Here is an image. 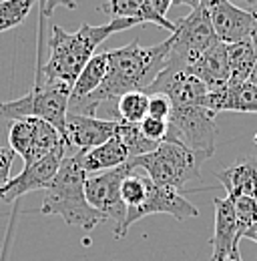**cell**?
Segmentation results:
<instances>
[{
  "label": "cell",
  "mask_w": 257,
  "mask_h": 261,
  "mask_svg": "<svg viewBox=\"0 0 257 261\" xmlns=\"http://www.w3.org/2000/svg\"><path fill=\"white\" fill-rule=\"evenodd\" d=\"M217 42L219 38L215 36L207 6L203 2L201 6L193 8L187 16L175 20V33L171 34L167 65L189 68L205 50H209Z\"/></svg>",
  "instance_id": "52a82bcc"
},
{
  "label": "cell",
  "mask_w": 257,
  "mask_h": 261,
  "mask_svg": "<svg viewBox=\"0 0 257 261\" xmlns=\"http://www.w3.org/2000/svg\"><path fill=\"white\" fill-rule=\"evenodd\" d=\"M147 185H149V177L145 173H139V169H135L131 175H127L121 183V199L127 205V209L139 207L145 195H147Z\"/></svg>",
  "instance_id": "484cf974"
},
{
  "label": "cell",
  "mask_w": 257,
  "mask_h": 261,
  "mask_svg": "<svg viewBox=\"0 0 257 261\" xmlns=\"http://www.w3.org/2000/svg\"><path fill=\"white\" fill-rule=\"evenodd\" d=\"M16 153L10 147H0V187H4L10 181V169Z\"/></svg>",
  "instance_id": "f546056e"
},
{
  "label": "cell",
  "mask_w": 257,
  "mask_h": 261,
  "mask_svg": "<svg viewBox=\"0 0 257 261\" xmlns=\"http://www.w3.org/2000/svg\"><path fill=\"white\" fill-rule=\"evenodd\" d=\"M61 145H66L61 133L50 123L36 117L12 121L8 129V147L22 157L24 167L44 159L48 153H53Z\"/></svg>",
  "instance_id": "9c48e42d"
},
{
  "label": "cell",
  "mask_w": 257,
  "mask_h": 261,
  "mask_svg": "<svg viewBox=\"0 0 257 261\" xmlns=\"http://www.w3.org/2000/svg\"><path fill=\"white\" fill-rule=\"evenodd\" d=\"M115 130H117V121L98 119L91 115L66 113L63 139L70 153H79V151L87 153L98 145L107 143L111 137H115Z\"/></svg>",
  "instance_id": "4fadbf2b"
},
{
  "label": "cell",
  "mask_w": 257,
  "mask_h": 261,
  "mask_svg": "<svg viewBox=\"0 0 257 261\" xmlns=\"http://www.w3.org/2000/svg\"><path fill=\"white\" fill-rule=\"evenodd\" d=\"M253 16H255V22H253V31H251V42H253V48H255V55H257V10H253ZM251 83H257V65H255V70H253V74H251Z\"/></svg>",
  "instance_id": "d6a6232c"
},
{
  "label": "cell",
  "mask_w": 257,
  "mask_h": 261,
  "mask_svg": "<svg viewBox=\"0 0 257 261\" xmlns=\"http://www.w3.org/2000/svg\"><path fill=\"white\" fill-rule=\"evenodd\" d=\"M173 111V102L165 95H149V109H147V117L159 119V121H169V115Z\"/></svg>",
  "instance_id": "f1b7e54d"
},
{
  "label": "cell",
  "mask_w": 257,
  "mask_h": 261,
  "mask_svg": "<svg viewBox=\"0 0 257 261\" xmlns=\"http://www.w3.org/2000/svg\"><path fill=\"white\" fill-rule=\"evenodd\" d=\"M205 0H173V4H185V6H189V8H197V6H201Z\"/></svg>",
  "instance_id": "e575fe53"
},
{
  "label": "cell",
  "mask_w": 257,
  "mask_h": 261,
  "mask_svg": "<svg viewBox=\"0 0 257 261\" xmlns=\"http://www.w3.org/2000/svg\"><path fill=\"white\" fill-rule=\"evenodd\" d=\"M40 4V16H53V12H55V8H59V6H64V8H76V2L74 0H40L38 2Z\"/></svg>",
  "instance_id": "4dcf8cb0"
},
{
  "label": "cell",
  "mask_w": 257,
  "mask_h": 261,
  "mask_svg": "<svg viewBox=\"0 0 257 261\" xmlns=\"http://www.w3.org/2000/svg\"><path fill=\"white\" fill-rule=\"evenodd\" d=\"M155 213H167V215L175 217L177 221H187V219H193L199 215V209L191 201H187L181 195V191L171 189V187H163V185H155L149 179L145 201L139 207L127 209L125 223H123V237L127 235L128 229L133 227V223H137L149 215H155Z\"/></svg>",
  "instance_id": "30bf717a"
},
{
  "label": "cell",
  "mask_w": 257,
  "mask_h": 261,
  "mask_svg": "<svg viewBox=\"0 0 257 261\" xmlns=\"http://www.w3.org/2000/svg\"><path fill=\"white\" fill-rule=\"evenodd\" d=\"M147 95H165L173 102V107L179 105H203V98L209 93L205 83L197 79L187 68L165 65L157 74L153 85L145 91Z\"/></svg>",
  "instance_id": "7c38bea8"
},
{
  "label": "cell",
  "mask_w": 257,
  "mask_h": 261,
  "mask_svg": "<svg viewBox=\"0 0 257 261\" xmlns=\"http://www.w3.org/2000/svg\"><path fill=\"white\" fill-rule=\"evenodd\" d=\"M139 127H141V133L149 141H153V143H163L167 139V129H169L167 121H159V119H153V117H145L139 123Z\"/></svg>",
  "instance_id": "83f0119b"
},
{
  "label": "cell",
  "mask_w": 257,
  "mask_h": 261,
  "mask_svg": "<svg viewBox=\"0 0 257 261\" xmlns=\"http://www.w3.org/2000/svg\"><path fill=\"white\" fill-rule=\"evenodd\" d=\"M211 24L219 42L231 44L251 36L255 16L251 10L239 8L231 0H205Z\"/></svg>",
  "instance_id": "5bb4252c"
},
{
  "label": "cell",
  "mask_w": 257,
  "mask_h": 261,
  "mask_svg": "<svg viewBox=\"0 0 257 261\" xmlns=\"http://www.w3.org/2000/svg\"><path fill=\"white\" fill-rule=\"evenodd\" d=\"M135 18H113L107 24H81L76 33H66L59 24H53V34L48 40V59L42 63V42L36 59V76L44 83L64 85L72 91V85L85 65L95 55L96 46L111 34L137 27Z\"/></svg>",
  "instance_id": "7a4b0ae2"
},
{
  "label": "cell",
  "mask_w": 257,
  "mask_h": 261,
  "mask_svg": "<svg viewBox=\"0 0 257 261\" xmlns=\"http://www.w3.org/2000/svg\"><path fill=\"white\" fill-rule=\"evenodd\" d=\"M213 207H215V229H213V237H211L213 253H211L209 261H225L235 247H239L241 227L237 223V217H235L229 197L213 199Z\"/></svg>",
  "instance_id": "9a60e30c"
},
{
  "label": "cell",
  "mask_w": 257,
  "mask_h": 261,
  "mask_svg": "<svg viewBox=\"0 0 257 261\" xmlns=\"http://www.w3.org/2000/svg\"><path fill=\"white\" fill-rule=\"evenodd\" d=\"M203 107L213 113H257V83H227L221 89L209 91Z\"/></svg>",
  "instance_id": "2e32d148"
},
{
  "label": "cell",
  "mask_w": 257,
  "mask_h": 261,
  "mask_svg": "<svg viewBox=\"0 0 257 261\" xmlns=\"http://www.w3.org/2000/svg\"><path fill=\"white\" fill-rule=\"evenodd\" d=\"M217 113L205 109L203 105H179L173 107L169 115V129L165 141H177L203 157L205 161L215 153L217 141Z\"/></svg>",
  "instance_id": "8992f818"
},
{
  "label": "cell",
  "mask_w": 257,
  "mask_h": 261,
  "mask_svg": "<svg viewBox=\"0 0 257 261\" xmlns=\"http://www.w3.org/2000/svg\"><path fill=\"white\" fill-rule=\"evenodd\" d=\"M87 173L81 165V151L66 155L59 167L57 177L44 189V199L40 205L42 215H59L70 227L93 231L105 223V215L95 211L85 197Z\"/></svg>",
  "instance_id": "3957f363"
},
{
  "label": "cell",
  "mask_w": 257,
  "mask_h": 261,
  "mask_svg": "<svg viewBox=\"0 0 257 261\" xmlns=\"http://www.w3.org/2000/svg\"><path fill=\"white\" fill-rule=\"evenodd\" d=\"M115 135L123 141V145L127 147L128 157L135 159V157H141L145 153H151L159 143H153L149 141L143 133L139 125H133V123H125V121H117V130Z\"/></svg>",
  "instance_id": "603a6c76"
},
{
  "label": "cell",
  "mask_w": 257,
  "mask_h": 261,
  "mask_svg": "<svg viewBox=\"0 0 257 261\" xmlns=\"http://www.w3.org/2000/svg\"><path fill=\"white\" fill-rule=\"evenodd\" d=\"M155 185L181 191L189 181L201 177L203 157L177 141H163L151 153L131 159Z\"/></svg>",
  "instance_id": "277c9868"
},
{
  "label": "cell",
  "mask_w": 257,
  "mask_h": 261,
  "mask_svg": "<svg viewBox=\"0 0 257 261\" xmlns=\"http://www.w3.org/2000/svg\"><path fill=\"white\" fill-rule=\"evenodd\" d=\"M237 223L241 227V235L247 227H251L253 223H257V199L251 197H229Z\"/></svg>",
  "instance_id": "4316f807"
},
{
  "label": "cell",
  "mask_w": 257,
  "mask_h": 261,
  "mask_svg": "<svg viewBox=\"0 0 257 261\" xmlns=\"http://www.w3.org/2000/svg\"><path fill=\"white\" fill-rule=\"evenodd\" d=\"M253 143L257 145V133H255V137H253Z\"/></svg>",
  "instance_id": "74e56055"
},
{
  "label": "cell",
  "mask_w": 257,
  "mask_h": 261,
  "mask_svg": "<svg viewBox=\"0 0 257 261\" xmlns=\"http://www.w3.org/2000/svg\"><path fill=\"white\" fill-rule=\"evenodd\" d=\"M147 109H149V95L143 93V91L125 93L123 97L117 98V115H119V121L139 125L147 117Z\"/></svg>",
  "instance_id": "cb8c5ba5"
},
{
  "label": "cell",
  "mask_w": 257,
  "mask_h": 261,
  "mask_svg": "<svg viewBox=\"0 0 257 261\" xmlns=\"http://www.w3.org/2000/svg\"><path fill=\"white\" fill-rule=\"evenodd\" d=\"M102 12L113 18H135L139 24H157L161 29L175 33V22L169 18L159 16L149 0H107L102 6Z\"/></svg>",
  "instance_id": "d6986e66"
},
{
  "label": "cell",
  "mask_w": 257,
  "mask_h": 261,
  "mask_svg": "<svg viewBox=\"0 0 257 261\" xmlns=\"http://www.w3.org/2000/svg\"><path fill=\"white\" fill-rule=\"evenodd\" d=\"M225 55H227V66H229V83L251 81V74L257 65V55L251 38L225 44Z\"/></svg>",
  "instance_id": "44dd1931"
},
{
  "label": "cell",
  "mask_w": 257,
  "mask_h": 261,
  "mask_svg": "<svg viewBox=\"0 0 257 261\" xmlns=\"http://www.w3.org/2000/svg\"><path fill=\"white\" fill-rule=\"evenodd\" d=\"M107 68H109L107 50H105V53H95V55L91 57V61H89V63L85 65V68L81 70V74L76 76V81H74V85H72V91H70L68 105L91 97L96 89L100 87V83L105 81Z\"/></svg>",
  "instance_id": "7402d4cb"
},
{
  "label": "cell",
  "mask_w": 257,
  "mask_h": 261,
  "mask_svg": "<svg viewBox=\"0 0 257 261\" xmlns=\"http://www.w3.org/2000/svg\"><path fill=\"white\" fill-rule=\"evenodd\" d=\"M66 155H68L66 145H61L59 149H55L53 153H48L44 159L24 167L20 175H16L4 187H0V201L12 203V201L20 199V197L27 195V193L46 189L53 183V179L57 177L59 167H61V163H63V159Z\"/></svg>",
  "instance_id": "8fae6325"
},
{
  "label": "cell",
  "mask_w": 257,
  "mask_h": 261,
  "mask_svg": "<svg viewBox=\"0 0 257 261\" xmlns=\"http://www.w3.org/2000/svg\"><path fill=\"white\" fill-rule=\"evenodd\" d=\"M241 239H249V241L257 243V223H253L251 227L245 229V231H243V235H241Z\"/></svg>",
  "instance_id": "836d02e7"
},
{
  "label": "cell",
  "mask_w": 257,
  "mask_h": 261,
  "mask_svg": "<svg viewBox=\"0 0 257 261\" xmlns=\"http://www.w3.org/2000/svg\"><path fill=\"white\" fill-rule=\"evenodd\" d=\"M197 79L205 83L209 91L221 89L229 83V66H227V55H225V44L217 42L209 50H205L189 68Z\"/></svg>",
  "instance_id": "ac0fdd59"
},
{
  "label": "cell",
  "mask_w": 257,
  "mask_h": 261,
  "mask_svg": "<svg viewBox=\"0 0 257 261\" xmlns=\"http://www.w3.org/2000/svg\"><path fill=\"white\" fill-rule=\"evenodd\" d=\"M149 4L153 6V10L163 16V18H167V12H169V8L173 6V0H149Z\"/></svg>",
  "instance_id": "1f68e13d"
},
{
  "label": "cell",
  "mask_w": 257,
  "mask_h": 261,
  "mask_svg": "<svg viewBox=\"0 0 257 261\" xmlns=\"http://www.w3.org/2000/svg\"><path fill=\"white\" fill-rule=\"evenodd\" d=\"M36 2L40 0H0V33L22 24Z\"/></svg>",
  "instance_id": "d4e9b609"
},
{
  "label": "cell",
  "mask_w": 257,
  "mask_h": 261,
  "mask_svg": "<svg viewBox=\"0 0 257 261\" xmlns=\"http://www.w3.org/2000/svg\"><path fill=\"white\" fill-rule=\"evenodd\" d=\"M135 169V163L128 159L121 167L87 175L85 181V197L89 205L100 215H105L107 221H115V239H123V223L127 215V205L121 199V183Z\"/></svg>",
  "instance_id": "ba28073f"
},
{
  "label": "cell",
  "mask_w": 257,
  "mask_h": 261,
  "mask_svg": "<svg viewBox=\"0 0 257 261\" xmlns=\"http://www.w3.org/2000/svg\"><path fill=\"white\" fill-rule=\"evenodd\" d=\"M169 50H171V38L155 46H143L139 40H133L121 48L107 50L109 68L105 81L91 97L83 98L79 102H70L68 113L95 117L98 107L105 102L117 100L125 93L133 91L145 93L163 70V66L167 65Z\"/></svg>",
  "instance_id": "6da1fadb"
},
{
  "label": "cell",
  "mask_w": 257,
  "mask_h": 261,
  "mask_svg": "<svg viewBox=\"0 0 257 261\" xmlns=\"http://www.w3.org/2000/svg\"><path fill=\"white\" fill-rule=\"evenodd\" d=\"M70 89L57 83H44L34 79V87L29 95L14 100H0V117L8 121H18L27 117H36L50 123L55 129L64 135V123L68 113Z\"/></svg>",
  "instance_id": "5b68a950"
},
{
  "label": "cell",
  "mask_w": 257,
  "mask_h": 261,
  "mask_svg": "<svg viewBox=\"0 0 257 261\" xmlns=\"http://www.w3.org/2000/svg\"><path fill=\"white\" fill-rule=\"evenodd\" d=\"M225 261H243V259H241V253H239V247H235V249L229 253V257H227Z\"/></svg>",
  "instance_id": "d590c367"
},
{
  "label": "cell",
  "mask_w": 257,
  "mask_h": 261,
  "mask_svg": "<svg viewBox=\"0 0 257 261\" xmlns=\"http://www.w3.org/2000/svg\"><path fill=\"white\" fill-rule=\"evenodd\" d=\"M237 2H243L245 6H249V8H251V12L257 10V0H237Z\"/></svg>",
  "instance_id": "8d00e7d4"
},
{
  "label": "cell",
  "mask_w": 257,
  "mask_h": 261,
  "mask_svg": "<svg viewBox=\"0 0 257 261\" xmlns=\"http://www.w3.org/2000/svg\"><path fill=\"white\" fill-rule=\"evenodd\" d=\"M131 159L128 157L127 147L123 145V141L115 135L111 137L107 143L98 145L91 151H81V165L85 169L87 175H95V173H102L115 167H121Z\"/></svg>",
  "instance_id": "ffe728a7"
},
{
  "label": "cell",
  "mask_w": 257,
  "mask_h": 261,
  "mask_svg": "<svg viewBox=\"0 0 257 261\" xmlns=\"http://www.w3.org/2000/svg\"><path fill=\"white\" fill-rule=\"evenodd\" d=\"M219 183L227 197H251L257 199V157L239 159L217 173Z\"/></svg>",
  "instance_id": "e0dca14e"
}]
</instances>
